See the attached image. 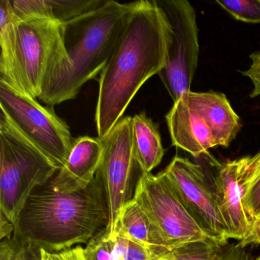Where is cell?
<instances>
[{
    "label": "cell",
    "mask_w": 260,
    "mask_h": 260,
    "mask_svg": "<svg viewBox=\"0 0 260 260\" xmlns=\"http://www.w3.org/2000/svg\"><path fill=\"white\" fill-rule=\"evenodd\" d=\"M170 39V22L157 1H138L100 74L95 115L99 138L109 135L141 86L165 68Z\"/></svg>",
    "instance_id": "cell-1"
},
{
    "label": "cell",
    "mask_w": 260,
    "mask_h": 260,
    "mask_svg": "<svg viewBox=\"0 0 260 260\" xmlns=\"http://www.w3.org/2000/svg\"><path fill=\"white\" fill-rule=\"evenodd\" d=\"M103 153V143L100 138L88 136L75 138L66 164L51 179L54 188L64 194L86 188L100 169Z\"/></svg>",
    "instance_id": "cell-12"
},
{
    "label": "cell",
    "mask_w": 260,
    "mask_h": 260,
    "mask_svg": "<svg viewBox=\"0 0 260 260\" xmlns=\"http://www.w3.org/2000/svg\"><path fill=\"white\" fill-rule=\"evenodd\" d=\"M132 138L135 157L141 173H151L164 156L157 125L144 112L132 117Z\"/></svg>",
    "instance_id": "cell-15"
},
{
    "label": "cell",
    "mask_w": 260,
    "mask_h": 260,
    "mask_svg": "<svg viewBox=\"0 0 260 260\" xmlns=\"http://www.w3.org/2000/svg\"><path fill=\"white\" fill-rule=\"evenodd\" d=\"M137 3L109 0L103 7L63 23V45L70 63L45 81L41 101L54 107L74 100L85 83L101 74Z\"/></svg>",
    "instance_id": "cell-3"
},
{
    "label": "cell",
    "mask_w": 260,
    "mask_h": 260,
    "mask_svg": "<svg viewBox=\"0 0 260 260\" xmlns=\"http://www.w3.org/2000/svg\"><path fill=\"white\" fill-rule=\"evenodd\" d=\"M42 260H86L84 249L81 246L57 252H50L40 249Z\"/></svg>",
    "instance_id": "cell-23"
},
{
    "label": "cell",
    "mask_w": 260,
    "mask_h": 260,
    "mask_svg": "<svg viewBox=\"0 0 260 260\" xmlns=\"http://www.w3.org/2000/svg\"><path fill=\"white\" fill-rule=\"evenodd\" d=\"M170 25L165 68L159 74L173 103L191 92L198 68L199 30L194 7L186 0H159Z\"/></svg>",
    "instance_id": "cell-8"
},
{
    "label": "cell",
    "mask_w": 260,
    "mask_h": 260,
    "mask_svg": "<svg viewBox=\"0 0 260 260\" xmlns=\"http://www.w3.org/2000/svg\"><path fill=\"white\" fill-rule=\"evenodd\" d=\"M133 199L170 250L188 242L209 238L188 212L164 171L156 176L141 173Z\"/></svg>",
    "instance_id": "cell-7"
},
{
    "label": "cell",
    "mask_w": 260,
    "mask_h": 260,
    "mask_svg": "<svg viewBox=\"0 0 260 260\" xmlns=\"http://www.w3.org/2000/svg\"><path fill=\"white\" fill-rule=\"evenodd\" d=\"M57 171L49 159L0 110V216L15 225L31 191Z\"/></svg>",
    "instance_id": "cell-5"
},
{
    "label": "cell",
    "mask_w": 260,
    "mask_h": 260,
    "mask_svg": "<svg viewBox=\"0 0 260 260\" xmlns=\"http://www.w3.org/2000/svg\"><path fill=\"white\" fill-rule=\"evenodd\" d=\"M172 144L194 158L217 147L212 133L202 117L181 97L166 115Z\"/></svg>",
    "instance_id": "cell-14"
},
{
    "label": "cell",
    "mask_w": 260,
    "mask_h": 260,
    "mask_svg": "<svg viewBox=\"0 0 260 260\" xmlns=\"http://www.w3.org/2000/svg\"><path fill=\"white\" fill-rule=\"evenodd\" d=\"M203 167L218 202L220 213L229 230L231 239L239 242L247 238L253 224L243 205L241 184V159L219 162L209 153L202 155Z\"/></svg>",
    "instance_id": "cell-11"
},
{
    "label": "cell",
    "mask_w": 260,
    "mask_h": 260,
    "mask_svg": "<svg viewBox=\"0 0 260 260\" xmlns=\"http://www.w3.org/2000/svg\"><path fill=\"white\" fill-rule=\"evenodd\" d=\"M103 153L97 173L104 184L109 221L103 231L106 240L113 238L123 208L133 199L135 170L138 167L132 138V117L121 118L102 139Z\"/></svg>",
    "instance_id": "cell-9"
},
{
    "label": "cell",
    "mask_w": 260,
    "mask_h": 260,
    "mask_svg": "<svg viewBox=\"0 0 260 260\" xmlns=\"http://www.w3.org/2000/svg\"><path fill=\"white\" fill-rule=\"evenodd\" d=\"M54 19L64 23L87 14L107 4L109 0H48Z\"/></svg>",
    "instance_id": "cell-20"
},
{
    "label": "cell",
    "mask_w": 260,
    "mask_h": 260,
    "mask_svg": "<svg viewBox=\"0 0 260 260\" xmlns=\"http://www.w3.org/2000/svg\"><path fill=\"white\" fill-rule=\"evenodd\" d=\"M228 244L210 238L184 243L158 260H223Z\"/></svg>",
    "instance_id": "cell-19"
},
{
    "label": "cell",
    "mask_w": 260,
    "mask_h": 260,
    "mask_svg": "<svg viewBox=\"0 0 260 260\" xmlns=\"http://www.w3.org/2000/svg\"><path fill=\"white\" fill-rule=\"evenodd\" d=\"M258 223H260V215L258 216V218H257L256 222H255V225L258 224ZM255 225H254V226H255Z\"/></svg>",
    "instance_id": "cell-28"
},
{
    "label": "cell",
    "mask_w": 260,
    "mask_h": 260,
    "mask_svg": "<svg viewBox=\"0 0 260 260\" xmlns=\"http://www.w3.org/2000/svg\"><path fill=\"white\" fill-rule=\"evenodd\" d=\"M252 63L249 70L242 73L243 75L249 77L253 84V89L250 93L251 98H255L260 95V51L251 54Z\"/></svg>",
    "instance_id": "cell-24"
},
{
    "label": "cell",
    "mask_w": 260,
    "mask_h": 260,
    "mask_svg": "<svg viewBox=\"0 0 260 260\" xmlns=\"http://www.w3.org/2000/svg\"><path fill=\"white\" fill-rule=\"evenodd\" d=\"M251 243H255V244H259L260 243V223L255 225L252 233L247 238L245 239L243 241L238 242L237 244L241 247L244 248L245 246L251 244Z\"/></svg>",
    "instance_id": "cell-27"
},
{
    "label": "cell",
    "mask_w": 260,
    "mask_h": 260,
    "mask_svg": "<svg viewBox=\"0 0 260 260\" xmlns=\"http://www.w3.org/2000/svg\"><path fill=\"white\" fill-rule=\"evenodd\" d=\"M182 97L205 121L217 145L228 147L240 132L241 123L226 95L220 92L191 91Z\"/></svg>",
    "instance_id": "cell-13"
},
{
    "label": "cell",
    "mask_w": 260,
    "mask_h": 260,
    "mask_svg": "<svg viewBox=\"0 0 260 260\" xmlns=\"http://www.w3.org/2000/svg\"><path fill=\"white\" fill-rule=\"evenodd\" d=\"M17 16L12 7L11 0L0 1V80L10 77L16 46Z\"/></svg>",
    "instance_id": "cell-17"
},
{
    "label": "cell",
    "mask_w": 260,
    "mask_h": 260,
    "mask_svg": "<svg viewBox=\"0 0 260 260\" xmlns=\"http://www.w3.org/2000/svg\"><path fill=\"white\" fill-rule=\"evenodd\" d=\"M216 3L237 20L260 22V0H216Z\"/></svg>",
    "instance_id": "cell-21"
},
{
    "label": "cell",
    "mask_w": 260,
    "mask_h": 260,
    "mask_svg": "<svg viewBox=\"0 0 260 260\" xmlns=\"http://www.w3.org/2000/svg\"><path fill=\"white\" fill-rule=\"evenodd\" d=\"M13 240L16 248L17 260H42L40 249L25 246L15 240Z\"/></svg>",
    "instance_id": "cell-25"
},
{
    "label": "cell",
    "mask_w": 260,
    "mask_h": 260,
    "mask_svg": "<svg viewBox=\"0 0 260 260\" xmlns=\"http://www.w3.org/2000/svg\"><path fill=\"white\" fill-rule=\"evenodd\" d=\"M69 63L63 45V23L38 15L18 17L13 66L10 77L4 81L36 100L48 78Z\"/></svg>",
    "instance_id": "cell-4"
},
{
    "label": "cell",
    "mask_w": 260,
    "mask_h": 260,
    "mask_svg": "<svg viewBox=\"0 0 260 260\" xmlns=\"http://www.w3.org/2000/svg\"><path fill=\"white\" fill-rule=\"evenodd\" d=\"M240 159L243 205L254 228L260 215V151Z\"/></svg>",
    "instance_id": "cell-18"
},
{
    "label": "cell",
    "mask_w": 260,
    "mask_h": 260,
    "mask_svg": "<svg viewBox=\"0 0 260 260\" xmlns=\"http://www.w3.org/2000/svg\"><path fill=\"white\" fill-rule=\"evenodd\" d=\"M109 221L107 196L98 173L84 189L64 194L51 179L32 190L14 225L16 241L57 252L88 243Z\"/></svg>",
    "instance_id": "cell-2"
},
{
    "label": "cell",
    "mask_w": 260,
    "mask_h": 260,
    "mask_svg": "<svg viewBox=\"0 0 260 260\" xmlns=\"http://www.w3.org/2000/svg\"><path fill=\"white\" fill-rule=\"evenodd\" d=\"M0 109L57 170L64 167L75 138L53 107L42 106L0 80Z\"/></svg>",
    "instance_id": "cell-6"
},
{
    "label": "cell",
    "mask_w": 260,
    "mask_h": 260,
    "mask_svg": "<svg viewBox=\"0 0 260 260\" xmlns=\"http://www.w3.org/2000/svg\"><path fill=\"white\" fill-rule=\"evenodd\" d=\"M103 231L87 243V246L84 249L86 259L124 260L115 239L106 240Z\"/></svg>",
    "instance_id": "cell-22"
},
{
    "label": "cell",
    "mask_w": 260,
    "mask_h": 260,
    "mask_svg": "<svg viewBox=\"0 0 260 260\" xmlns=\"http://www.w3.org/2000/svg\"><path fill=\"white\" fill-rule=\"evenodd\" d=\"M255 260H260V256H258V258H255Z\"/></svg>",
    "instance_id": "cell-29"
},
{
    "label": "cell",
    "mask_w": 260,
    "mask_h": 260,
    "mask_svg": "<svg viewBox=\"0 0 260 260\" xmlns=\"http://www.w3.org/2000/svg\"><path fill=\"white\" fill-rule=\"evenodd\" d=\"M223 260H252L244 248L238 244H229L226 246Z\"/></svg>",
    "instance_id": "cell-26"
},
{
    "label": "cell",
    "mask_w": 260,
    "mask_h": 260,
    "mask_svg": "<svg viewBox=\"0 0 260 260\" xmlns=\"http://www.w3.org/2000/svg\"><path fill=\"white\" fill-rule=\"evenodd\" d=\"M117 236L138 242L162 255L170 251L134 199L126 204L121 211L113 238Z\"/></svg>",
    "instance_id": "cell-16"
},
{
    "label": "cell",
    "mask_w": 260,
    "mask_h": 260,
    "mask_svg": "<svg viewBox=\"0 0 260 260\" xmlns=\"http://www.w3.org/2000/svg\"><path fill=\"white\" fill-rule=\"evenodd\" d=\"M182 203L210 239L228 244L229 230L206 172L200 164L175 156L164 170Z\"/></svg>",
    "instance_id": "cell-10"
}]
</instances>
